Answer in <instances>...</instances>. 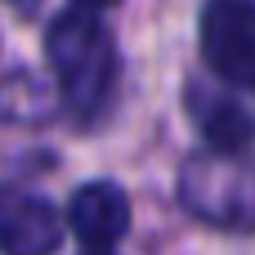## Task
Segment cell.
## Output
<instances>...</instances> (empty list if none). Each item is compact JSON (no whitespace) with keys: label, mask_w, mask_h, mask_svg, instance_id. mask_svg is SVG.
<instances>
[{"label":"cell","mask_w":255,"mask_h":255,"mask_svg":"<svg viewBox=\"0 0 255 255\" xmlns=\"http://www.w3.org/2000/svg\"><path fill=\"white\" fill-rule=\"evenodd\" d=\"M45 54H49V67L58 76L67 108L76 117H94L108 103L112 81H117V45L108 27L85 9L58 13L45 31Z\"/></svg>","instance_id":"obj_1"},{"label":"cell","mask_w":255,"mask_h":255,"mask_svg":"<svg viewBox=\"0 0 255 255\" xmlns=\"http://www.w3.org/2000/svg\"><path fill=\"white\" fill-rule=\"evenodd\" d=\"M179 202L220 229L255 233V161L247 157H193L179 175Z\"/></svg>","instance_id":"obj_2"},{"label":"cell","mask_w":255,"mask_h":255,"mask_svg":"<svg viewBox=\"0 0 255 255\" xmlns=\"http://www.w3.org/2000/svg\"><path fill=\"white\" fill-rule=\"evenodd\" d=\"M202 58L224 85L255 94V0L202 4Z\"/></svg>","instance_id":"obj_3"},{"label":"cell","mask_w":255,"mask_h":255,"mask_svg":"<svg viewBox=\"0 0 255 255\" xmlns=\"http://www.w3.org/2000/svg\"><path fill=\"white\" fill-rule=\"evenodd\" d=\"M184 108L188 117L197 121L206 148L215 157H247L255 143V117L233 99V94H220L211 90L206 81H188L184 90Z\"/></svg>","instance_id":"obj_4"},{"label":"cell","mask_w":255,"mask_h":255,"mask_svg":"<svg viewBox=\"0 0 255 255\" xmlns=\"http://www.w3.org/2000/svg\"><path fill=\"white\" fill-rule=\"evenodd\" d=\"M63 242L58 211L22 188H0V255H54Z\"/></svg>","instance_id":"obj_5"},{"label":"cell","mask_w":255,"mask_h":255,"mask_svg":"<svg viewBox=\"0 0 255 255\" xmlns=\"http://www.w3.org/2000/svg\"><path fill=\"white\" fill-rule=\"evenodd\" d=\"M67 229L76 233V242L85 251L108 255L126 238V229H130V197L117 184L94 179V184H85V188L72 193V202H67Z\"/></svg>","instance_id":"obj_6"},{"label":"cell","mask_w":255,"mask_h":255,"mask_svg":"<svg viewBox=\"0 0 255 255\" xmlns=\"http://www.w3.org/2000/svg\"><path fill=\"white\" fill-rule=\"evenodd\" d=\"M76 4H81V9L90 13V9H103V4H117V0H76Z\"/></svg>","instance_id":"obj_7"},{"label":"cell","mask_w":255,"mask_h":255,"mask_svg":"<svg viewBox=\"0 0 255 255\" xmlns=\"http://www.w3.org/2000/svg\"><path fill=\"white\" fill-rule=\"evenodd\" d=\"M85 255H103V251H85Z\"/></svg>","instance_id":"obj_8"}]
</instances>
